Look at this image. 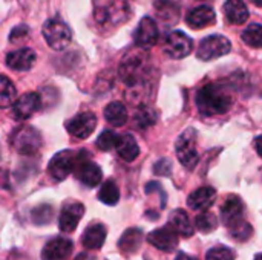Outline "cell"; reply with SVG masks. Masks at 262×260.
<instances>
[{"instance_id":"obj_1","label":"cell","mask_w":262,"mask_h":260,"mask_svg":"<svg viewBox=\"0 0 262 260\" xmlns=\"http://www.w3.org/2000/svg\"><path fill=\"white\" fill-rule=\"evenodd\" d=\"M233 104V95L226 84L213 83L201 87L196 93V107L198 110L206 115H221L229 112Z\"/></svg>"},{"instance_id":"obj_2","label":"cell","mask_w":262,"mask_h":260,"mask_svg":"<svg viewBox=\"0 0 262 260\" xmlns=\"http://www.w3.org/2000/svg\"><path fill=\"white\" fill-rule=\"evenodd\" d=\"M130 15L127 0H94V18L104 29L123 25Z\"/></svg>"},{"instance_id":"obj_3","label":"cell","mask_w":262,"mask_h":260,"mask_svg":"<svg viewBox=\"0 0 262 260\" xmlns=\"http://www.w3.org/2000/svg\"><path fill=\"white\" fill-rule=\"evenodd\" d=\"M43 37L48 43V46L54 51H63L71 43L72 34L69 26L61 21L60 18H49L45 21L41 28Z\"/></svg>"},{"instance_id":"obj_4","label":"cell","mask_w":262,"mask_h":260,"mask_svg":"<svg viewBox=\"0 0 262 260\" xmlns=\"http://www.w3.org/2000/svg\"><path fill=\"white\" fill-rule=\"evenodd\" d=\"M177 158L183 164V167L193 170L198 164V152H196V130L195 129H186L178 141H177Z\"/></svg>"},{"instance_id":"obj_5","label":"cell","mask_w":262,"mask_h":260,"mask_svg":"<svg viewBox=\"0 0 262 260\" xmlns=\"http://www.w3.org/2000/svg\"><path fill=\"white\" fill-rule=\"evenodd\" d=\"M11 144L21 155H34L41 146V135L31 126H21L12 133Z\"/></svg>"},{"instance_id":"obj_6","label":"cell","mask_w":262,"mask_h":260,"mask_svg":"<svg viewBox=\"0 0 262 260\" xmlns=\"http://www.w3.org/2000/svg\"><path fill=\"white\" fill-rule=\"evenodd\" d=\"M232 49V43L224 35H209L198 46V58L203 61H210L229 54Z\"/></svg>"},{"instance_id":"obj_7","label":"cell","mask_w":262,"mask_h":260,"mask_svg":"<svg viewBox=\"0 0 262 260\" xmlns=\"http://www.w3.org/2000/svg\"><path fill=\"white\" fill-rule=\"evenodd\" d=\"M193 49V40L183 31H173L166 37L163 51L167 57L181 60L187 57Z\"/></svg>"},{"instance_id":"obj_8","label":"cell","mask_w":262,"mask_h":260,"mask_svg":"<svg viewBox=\"0 0 262 260\" xmlns=\"http://www.w3.org/2000/svg\"><path fill=\"white\" fill-rule=\"evenodd\" d=\"M75 158H77V153L72 150H61L57 155H54V158L49 161V166H48V172L51 178L58 182L64 181L74 170Z\"/></svg>"},{"instance_id":"obj_9","label":"cell","mask_w":262,"mask_h":260,"mask_svg":"<svg viewBox=\"0 0 262 260\" xmlns=\"http://www.w3.org/2000/svg\"><path fill=\"white\" fill-rule=\"evenodd\" d=\"M72 172H75V176L77 179H80V182H83L86 187H91V188L97 187L103 179L101 169L95 162H92L89 158L83 159L81 155H77Z\"/></svg>"},{"instance_id":"obj_10","label":"cell","mask_w":262,"mask_h":260,"mask_svg":"<svg viewBox=\"0 0 262 260\" xmlns=\"http://www.w3.org/2000/svg\"><path fill=\"white\" fill-rule=\"evenodd\" d=\"M160 38V31L152 17H144L138 23L135 32H134V40L135 44L141 49H150L152 46L157 44Z\"/></svg>"},{"instance_id":"obj_11","label":"cell","mask_w":262,"mask_h":260,"mask_svg":"<svg viewBox=\"0 0 262 260\" xmlns=\"http://www.w3.org/2000/svg\"><path fill=\"white\" fill-rule=\"evenodd\" d=\"M97 127V116L92 112H81L66 123V130L80 139H86Z\"/></svg>"},{"instance_id":"obj_12","label":"cell","mask_w":262,"mask_h":260,"mask_svg":"<svg viewBox=\"0 0 262 260\" xmlns=\"http://www.w3.org/2000/svg\"><path fill=\"white\" fill-rule=\"evenodd\" d=\"M84 215V205L77 201H69L63 205L61 213L58 216V227L61 231L71 233L77 228L78 222Z\"/></svg>"},{"instance_id":"obj_13","label":"cell","mask_w":262,"mask_h":260,"mask_svg":"<svg viewBox=\"0 0 262 260\" xmlns=\"http://www.w3.org/2000/svg\"><path fill=\"white\" fill-rule=\"evenodd\" d=\"M147 241L157 250L164 251V253H173L178 247V234L169 225L152 231L147 236Z\"/></svg>"},{"instance_id":"obj_14","label":"cell","mask_w":262,"mask_h":260,"mask_svg":"<svg viewBox=\"0 0 262 260\" xmlns=\"http://www.w3.org/2000/svg\"><path fill=\"white\" fill-rule=\"evenodd\" d=\"M74 250V245L66 238L51 239L41 250V260H68Z\"/></svg>"},{"instance_id":"obj_15","label":"cell","mask_w":262,"mask_h":260,"mask_svg":"<svg viewBox=\"0 0 262 260\" xmlns=\"http://www.w3.org/2000/svg\"><path fill=\"white\" fill-rule=\"evenodd\" d=\"M41 107V98L37 92H28V93H23L15 106H14V118L17 120H28L29 116H32L37 110H40Z\"/></svg>"},{"instance_id":"obj_16","label":"cell","mask_w":262,"mask_h":260,"mask_svg":"<svg viewBox=\"0 0 262 260\" xmlns=\"http://www.w3.org/2000/svg\"><path fill=\"white\" fill-rule=\"evenodd\" d=\"M35 52L31 48H21L6 55V64L12 70H29L35 63Z\"/></svg>"},{"instance_id":"obj_17","label":"cell","mask_w":262,"mask_h":260,"mask_svg":"<svg viewBox=\"0 0 262 260\" xmlns=\"http://www.w3.org/2000/svg\"><path fill=\"white\" fill-rule=\"evenodd\" d=\"M221 216H223V222L227 227L241 221L244 216V204H243L241 198H238L235 195L227 196L224 204L221 205Z\"/></svg>"},{"instance_id":"obj_18","label":"cell","mask_w":262,"mask_h":260,"mask_svg":"<svg viewBox=\"0 0 262 260\" xmlns=\"http://www.w3.org/2000/svg\"><path fill=\"white\" fill-rule=\"evenodd\" d=\"M187 23L192 26V28H206V26H210L216 21V14L213 11L212 6H207V5H201V6H196L193 8L187 17H186Z\"/></svg>"},{"instance_id":"obj_19","label":"cell","mask_w":262,"mask_h":260,"mask_svg":"<svg viewBox=\"0 0 262 260\" xmlns=\"http://www.w3.org/2000/svg\"><path fill=\"white\" fill-rule=\"evenodd\" d=\"M215 198H216L215 188H212V187H201V188L195 190L189 196L187 204L195 211H206L207 208L212 207V204L215 202Z\"/></svg>"},{"instance_id":"obj_20","label":"cell","mask_w":262,"mask_h":260,"mask_svg":"<svg viewBox=\"0 0 262 260\" xmlns=\"http://www.w3.org/2000/svg\"><path fill=\"white\" fill-rule=\"evenodd\" d=\"M107 230L103 224H92L83 233V245L88 250H100L106 241Z\"/></svg>"},{"instance_id":"obj_21","label":"cell","mask_w":262,"mask_h":260,"mask_svg":"<svg viewBox=\"0 0 262 260\" xmlns=\"http://www.w3.org/2000/svg\"><path fill=\"white\" fill-rule=\"evenodd\" d=\"M169 227L180 236H184V238H189V236H193V227H192V222H190V218L189 215L184 211V210H175L170 213L169 216Z\"/></svg>"},{"instance_id":"obj_22","label":"cell","mask_w":262,"mask_h":260,"mask_svg":"<svg viewBox=\"0 0 262 260\" xmlns=\"http://www.w3.org/2000/svg\"><path fill=\"white\" fill-rule=\"evenodd\" d=\"M226 18L232 25H243L249 20V9L243 0H227L224 5Z\"/></svg>"},{"instance_id":"obj_23","label":"cell","mask_w":262,"mask_h":260,"mask_svg":"<svg viewBox=\"0 0 262 260\" xmlns=\"http://www.w3.org/2000/svg\"><path fill=\"white\" fill-rule=\"evenodd\" d=\"M143 242V231L140 228H129L120 238L118 248L123 254H134L138 251Z\"/></svg>"},{"instance_id":"obj_24","label":"cell","mask_w":262,"mask_h":260,"mask_svg":"<svg viewBox=\"0 0 262 260\" xmlns=\"http://www.w3.org/2000/svg\"><path fill=\"white\" fill-rule=\"evenodd\" d=\"M117 152L120 155V158H123L127 162H132L137 159V156L140 155V147L135 141V138L132 135H123L120 136V141L117 144Z\"/></svg>"},{"instance_id":"obj_25","label":"cell","mask_w":262,"mask_h":260,"mask_svg":"<svg viewBox=\"0 0 262 260\" xmlns=\"http://www.w3.org/2000/svg\"><path fill=\"white\" fill-rule=\"evenodd\" d=\"M155 9L158 17L166 23L178 21L180 17V5L178 0H157Z\"/></svg>"},{"instance_id":"obj_26","label":"cell","mask_w":262,"mask_h":260,"mask_svg":"<svg viewBox=\"0 0 262 260\" xmlns=\"http://www.w3.org/2000/svg\"><path fill=\"white\" fill-rule=\"evenodd\" d=\"M104 118H106V121L109 124H112L115 127H121L127 121V110H126L124 104H121L118 101H114V103H109L106 106Z\"/></svg>"},{"instance_id":"obj_27","label":"cell","mask_w":262,"mask_h":260,"mask_svg":"<svg viewBox=\"0 0 262 260\" xmlns=\"http://www.w3.org/2000/svg\"><path fill=\"white\" fill-rule=\"evenodd\" d=\"M17 100V90L9 78L0 75V109L12 106Z\"/></svg>"},{"instance_id":"obj_28","label":"cell","mask_w":262,"mask_h":260,"mask_svg":"<svg viewBox=\"0 0 262 260\" xmlns=\"http://www.w3.org/2000/svg\"><path fill=\"white\" fill-rule=\"evenodd\" d=\"M98 199L106 205H115L120 201V190H118V185L115 184V181L107 179L106 182H103V185L98 192Z\"/></svg>"},{"instance_id":"obj_29","label":"cell","mask_w":262,"mask_h":260,"mask_svg":"<svg viewBox=\"0 0 262 260\" xmlns=\"http://www.w3.org/2000/svg\"><path fill=\"white\" fill-rule=\"evenodd\" d=\"M243 40L246 44L250 48L259 49L262 44V26L259 23H252L244 32H243Z\"/></svg>"},{"instance_id":"obj_30","label":"cell","mask_w":262,"mask_h":260,"mask_svg":"<svg viewBox=\"0 0 262 260\" xmlns=\"http://www.w3.org/2000/svg\"><path fill=\"white\" fill-rule=\"evenodd\" d=\"M134 120H135L137 127L146 129V127H150V126H154V124L157 123L158 113H157L152 107H141V109L135 113Z\"/></svg>"},{"instance_id":"obj_31","label":"cell","mask_w":262,"mask_h":260,"mask_svg":"<svg viewBox=\"0 0 262 260\" xmlns=\"http://www.w3.org/2000/svg\"><path fill=\"white\" fill-rule=\"evenodd\" d=\"M229 231H230V236L235 239V241H239V242H244L247 241L252 234H253V228L250 224H247L244 219L229 225Z\"/></svg>"},{"instance_id":"obj_32","label":"cell","mask_w":262,"mask_h":260,"mask_svg":"<svg viewBox=\"0 0 262 260\" xmlns=\"http://www.w3.org/2000/svg\"><path fill=\"white\" fill-rule=\"evenodd\" d=\"M196 228L201 231V233H212L213 230H216L218 227V219L213 213H209L207 210L203 211L201 215L196 216Z\"/></svg>"},{"instance_id":"obj_33","label":"cell","mask_w":262,"mask_h":260,"mask_svg":"<svg viewBox=\"0 0 262 260\" xmlns=\"http://www.w3.org/2000/svg\"><path fill=\"white\" fill-rule=\"evenodd\" d=\"M118 141H120V135H117L112 130H104V132L100 133V136L97 138V143L95 144H97V147L100 150L109 152V150H112V149L117 147Z\"/></svg>"},{"instance_id":"obj_34","label":"cell","mask_w":262,"mask_h":260,"mask_svg":"<svg viewBox=\"0 0 262 260\" xmlns=\"http://www.w3.org/2000/svg\"><path fill=\"white\" fill-rule=\"evenodd\" d=\"M235 251L229 247H224V245H218V247H213L207 251L206 254V260H235Z\"/></svg>"},{"instance_id":"obj_35","label":"cell","mask_w":262,"mask_h":260,"mask_svg":"<svg viewBox=\"0 0 262 260\" xmlns=\"http://www.w3.org/2000/svg\"><path fill=\"white\" fill-rule=\"evenodd\" d=\"M48 207H49V205H41V207H38V208H35V210L32 211V219H34L35 224H48V222L51 221L52 211H48V213L45 215V211L48 210Z\"/></svg>"},{"instance_id":"obj_36","label":"cell","mask_w":262,"mask_h":260,"mask_svg":"<svg viewBox=\"0 0 262 260\" xmlns=\"http://www.w3.org/2000/svg\"><path fill=\"white\" fill-rule=\"evenodd\" d=\"M28 32H29V29H28V26H25V25L14 28L12 32H11V43H15V41L23 40V38L28 35Z\"/></svg>"},{"instance_id":"obj_37","label":"cell","mask_w":262,"mask_h":260,"mask_svg":"<svg viewBox=\"0 0 262 260\" xmlns=\"http://www.w3.org/2000/svg\"><path fill=\"white\" fill-rule=\"evenodd\" d=\"M170 170H172V164H170V161L169 159H161L160 162H157L155 164V173L157 175H169L170 173Z\"/></svg>"},{"instance_id":"obj_38","label":"cell","mask_w":262,"mask_h":260,"mask_svg":"<svg viewBox=\"0 0 262 260\" xmlns=\"http://www.w3.org/2000/svg\"><path fill=\"white\" fill-rule=\"evenodd\" d=\"M74 260H95V257L92 254H89V253H81V254H78Z\"/></svg>"},{"instance_id":"obj_39","label":"cell","mask_w":262,"mask_h":260,"mask_svg":"<svg viewBox=\"0 0 262 260\" xmlns=\"http://www.w3.org/2000/svg\"><path fill=\"white\" fill-rule=\"evenodd\" d=\"M175 260H198V259H196V257H193V256H189V254H186V253H180Z\"/></svg>"},{"instance_id":"obj_40","label":"cell","mask_w":262,"mask_h":260,"mask_svg":"<svg viewBox=\"0 0 262 260\" xmlns=\"http://www.w3.org/2000/svg\"><path fill=\"white\" fill-rule=\"evenodd\" d=\"M253 2H255V5H256V6H261L262 0H253Z\"/></svg>"},{"instance_id":"obj_41","label":"cell","mask_w":262,"mask_h":260,"mask_svg":"<svg viewBox=\"0 0 262 260\" xmlns=\"http://www.w3.org/2000/svg\"><path fill=\"white\" fill-rule=\"evenodd\" d=\"M255 260H261V254H256V257H255Z\"/></svg>"}]
</instances>
